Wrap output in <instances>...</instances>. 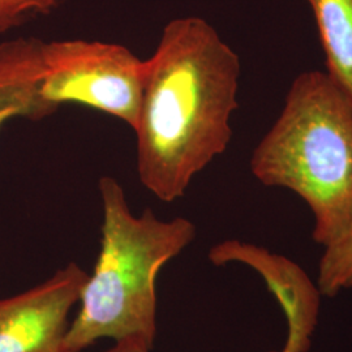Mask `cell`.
<instances>
[{
	"label": "cell",
	"mask_w": 352,
	"mask_h": 352,
	"mask_svg": "<svg viewBox=\"0 0 352 352\" xmlns=\"http://www.w3.org/2000/svg\"><path fill=\"white\" fill-rule=\"evenodd\" d=\"M239 55L206 20H171L145 60L138 175L158 200L183 197L192 180L227 151L239 107Z\"/></svg>",
	"instance_id": "cell-1"
},
{
	"label": "cell",
	"mask_w": 352,
	"mask_h": 352,
	"mask_svg": "<svg viewBox=\"0 0 352 352\" xmlns=\"http://www.w3.org/2000/svg\"><path fill=\"white\" fill-rule=\"evenodd\" d=\"M98 189L101 250L71 321L67 347L82 352L98 340L129 337L154 346L158 273L195 240L196 226L184 217L162 221L151 209L136 215L113 176H102Z\"/></svg>",
	"instance_id": "cell-2"
},
{
	"label": "cell",
	"mask_w": 352,
	"mask_h": 352,
	"mask_svg": "<svg viewBox=\"0 0 352 352\" xmlns=\"http://www.w3.org/2000/svg\"><path fill=\"white\" fill-rule=\"evenodd\" d=\"M251 171L266 187L302 197L321 247L351 226L352 103L327 72L292 81L282 113L253 151Z\"/></svg>",
	"instance_id": "cell-3"
},
{
	"label": "cell",
	"mask_w": 352,
	"mask_h": 352,
	"mask_svg": "<svg viewBox=\"0 0 352 352\" xmlns=\"http://www.w3.org/2000/svg\"><path fill=\"white\" fill-rule=\"evenodd\" d=\"M144 68L145 60L119 43L80 38L43 42L41 101L51 115L74 103L135 129Z\"/></svg>",
	"instance_id": "cell-4"
},
{
	"label": "cell",
	"mask_w": 352,
	"mask_h": 352,
	"mask_svg": "<svg viewBox=\"0 0 352 352\" xmlns=\"http://www.w3.org/2000/svg\"><path fill=\"white\" fill-rule=\"evenodd\" d=\"M88 277L69 263L36 287L0 299V352H71L69 315Z\"/></svg>",
	"instance_id": "cell-5"
},
{
	"label": "cell",
	"mask_w": 352,
	"mask_h": 352,
	"mask_svg": "<svg viewBox=\"0 0 352 352\" xmlns=\"http://www.w3.org/2000/svg\"><path fill=\"white\" fill-rule=\"evenodd\" d=\"M209 260L218 266L239 263L260 273L280 300L289 320V338L282 352H307L317 321L320 291L298 265L264 247L236 239L215 244Z\"/></svg>",
	"instance_id": "cell-6"
},
{
	"label": "cell",
	"mask_w": 352,
	"mask_h": 352,
	"mask_svg": "<svg viewBox=\"0 0 352 352\" xmlns=\"http://www.w3.org/2000/svg\"><path fill=\"white\" fill-rule=\"evenodd\" d=\"M43 42L36 37L0 42V129L17 118L38 122L51 115L39 96Z\"/></svg>",
	"instance_id": "cell-7"
},
{
	"label": "cell",
	"mask_w": 352,
	"mask_h": 352,
	"mask_svg": "<svg viewBox=\"0 0 352 352\" xmlns=\"http://www.w3.org/2000/svg\"><path fill=\"white\" fill-rule=\"evenodd\" d=\"M327 56V74L352 103V0H308Z\"/></svg>",
	"instance_id": "cell-8"
},
{
	"label": "cell",
	"mask_w": 352,
	"mask_h": 352,
	"mask_svg": "<svg viewBox=\"0 0 352 352\" xmlns=\"http://www.w3.org/2000/svg\"><path fill=\"white\" fill-rule=\"evenodd\" d=\"M317 285L320 294L325 296H336L352 289V225L340 238L324 248Z\"/></svg>",
	"instance_id": "cell-9"
},
{
	"label": "cell",
	"mask_w": 352,
	"mask_h": 352,
	"mask_svg": "<svg viewBox=\"0 0 352 352\" xmlns=\"http://www.w3.org/2000/svg\"><path fill=\"white\" fill-rule=\"evenodd\" d=\"M67 0H0V34L56 11Z\"/></svg>",
	"instance_id": "cell-10"
},
{
	"label": "cell",
	"mask_w": 352,
	"mask_h": 352,
	"mask_svg": "<svg viewBox=\"0 0 352 352\" xmlns=\"http://www.w3.org/2000/svg\"><path fill=\"white\" fill-rule=\"evenodd\" d=\"M153 346L139 337H129L116 340L113 347L104 352H151Z\"/></svg>",
	"instance_id": "cell-11"
}]
</instances>
